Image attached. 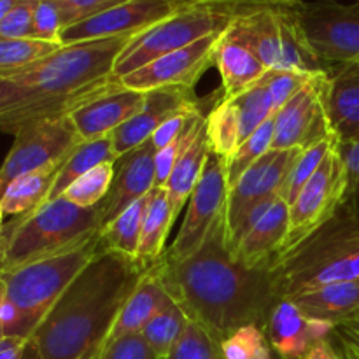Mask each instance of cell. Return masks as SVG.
<instances>
[{"label": "cell", "mask_w": 359, "mask_h": 359, "mask_svg": "<svg viewBox=\"0 0 359 359\" xmlns=\"http://www.w3.org/2000/svg\"><path fill=\"white\" fill-rule=\"evenodd\" d=\"M146 104L144 91L119 90L88 102L70 114L83 140H95L111 135L114 130L139 114Z\"/></svg>", "instance_id": "44dd1931"}, {"label": "cell", "mask_w": 359, "mask_h": 359, "mask_svg": "<svg viewBox=\"0 0 359 359\" xmlns=\"http://www.w3.org/2000/svg\"><path fill=\"white\" fill-rule=\"evenodd\" d=\"M263 330L277 356L300 359L316 344L332 337L335 326L307 316L293 300H279Z\"/></svg>", "instance_id": "e0dca14e"}, {"label": "cell", "mask_w": 359, "mask_h": 359, "mask_svg": "<svg viewBox=\"0 0 359 359\" xmlns=\"http://www.w3.org/2000/svg\"><path fill=\"white\" fill-rule=\"evenodd\" d=\"M30 339L23 337H4L0 340V359H21Z\"/></svg>", "instance_id": "7dc6e473"}, {"label": "cell", "mask_w": 359, "mask_h": 359, "mask_svg": "<svg viewBox=\"0 0 359 359\" xmlns=\"http://www.w3.org/2000/svg\"><path fill=\"white\" fill-rule=\"evenodd\" d=\"M228 30L266 65L283 69V23L279 6H238Z\"/></svg>", "instance_id": "ffe728a7"}, {"label": "cell", "mask_w": 359, "mask_h": 359, "mask_svg": "<svg viewBox=\"0 0 359 359\" xmlns=\"http://www.w3.org/2000/svg\"><path fill=\"white\" fill-rule=\"evenodd\" d=\"M146 272L137 259L102 248L30 337L41 359H79L109 337Z\"/></svg>", "instance_id": "3957f363"}, {"label": "cell", "mask_w": 359, "mask_h": 359, "mask_svg": "<svg viewBox=\"0 0 359 359\" xmlns=\"http://www.w3.org/2000/svg\"><path fill=\"white\" fill-rule=\"evenodd\" d=\"M346 325H351V326H356V328H359V314L356 316V318L353 319V321H347Z\"/></svg>", "instance_id": "91938a15"}, {"label": "cell", "mask_w": 359, "mask_h": 359, "mask_svg": "<svg viewBox=\"0 0 359 359\" xmlns=\"http://www.w3.org/2000/svg\"><path fill=\"white\" fill-rule=\"evenodd\" d=\"M39 0H21L0 23V39L34 37V13Z\"/></svg>", "instance_id": "7bdbcfd3"}, {"label": "cell", "mask_w": 359, "mask_h": 359, "mask_svg": "<svg viewBox=\"0 0 359 359\" xmlns=\"http://www.w3.org/2000/svg\"><path fill=\"white\" fill-rule=\"evenodd\" d=\"M356 2H359V0H356Z\"/></svg>", "instance_id": "e7e4bbea"}, {"label": "cell", "mask_w": 359, "mask_h": 359, "mask_svg": "<svg viewBox=\"0 0 359 359\" xmlns=\"http://www.w3.org/2000/svg\"><path fill=\"white\" fill-rule=\"evenodd\" d=\"M67 28V16L56 0H39L34 13V39L62 44L60 37Z\"/></svg>", "instance_id": "ab89813d"}, {"label": "cell", "mask_w": 359, "mask_h": 359, "mask_svg": "<svg viewBox=\"0 0 359 359\" xmlns=\"http://www.w3.org/2000/svg\"><path fill=\"white\" fill-rule=\"evenodd\" d=\"M118 158L111 135L95 140H83L60 167L55 182H53L51 193H49V200L60 198L76 179L90 172L91 168L102 163H116Z\"/></svg>", "instance_id": "f1b7e54d"}, {"label": "cell", "mask_w": 359, "mask_h": 359, "mask_svg": "<svg viewBox=\"0 0 359 359\" xmlns=\"http://www.w3.org/2000/svg\"><path fill=\"white\" fill-rule=\"evenodd\" d=\"M114 165L116 163H102L91 168L90 172L76 179L62 196L84 209L100 205L111 191L116 174Z\"/></svg>", "instance_id": "d6a6232c"}, {"label": "cell", "mask_w": 359, "mask_h": 359, "mask_svg": "<svg viewBox=\"0 0 359 359\" xmlns=\"http://www.w3.org/2000/svg\"><path fill=\"white\" fill-rule=\"evenodd\" d=\"M337 144H339V139L337 137H330V139L321 140V142L314 144V146L307 147V149H302L300 156L294 161L293 170H291L290 177H287L286 184H284L280 198H284L291 205L293 200L298 196V193L302 191V188L311 181L312 175L318 172V168L321 167L325 158L328 156V153Z\"/></svg>", "instance_id": "8d00e7d4"}, {"label": "cell", "mask_w": 359, "mask_h": 359, "mask_svg": "<svg viewBox=\"0 0 359 359\" xmlns=\"http://www.w3.org/2000/svg\"><path fill=\"white\" fill-rule=\"evenodd\" d=\"M216 2H230L237 6H294L304 0H216Z\"/></svg>", "instance_id": "681fc988"}, {"label": "cell", "mask_w": 359, "mask_h": 359, "mask_svg": "<svg viewBox=\"0 0 359 359\" xmlns=\"http://www.w3.org/2000/svg\"><path fill=\"white\" fill-rule=\"evenodd\" d=\"M100 359H160L154 351L147 346L140 333L121 337L116 340H107Z\"/></svg>", "instance_id": "ee69618b"}, {"label": "cell", "mask_w": 359, "mask_h": 359, "mask_svg": "<svg viewBox=\"0 0 359 359\" xmlns=\"http://www.w3.org/2000/svg\"><path fill=\"white\" fill-rule=\"evenodd\" d=\"M223 34L207 35L186 48L153 60L135 72L123 76L121 88L135 91H153L160 88H193L200 77L214 65V51Z\"/></svg>", "instance_id": "9a60e30c"}, {"label": "cell", "mask_w": 359, "mask_h": 359, "mask_svg": "<svg viewBox=\"0 0 359 359\" xmlns=\"http://www.w3.org/2000/svg\"><path fill=\"white\" fill-rule=\"evenodd\" d=\"M347 174L340 156L339 144L333 147L311 181L302 188L290 205V231L287 241L277 259L307 241L312 233L325 226L346 203ZM276 259V262H277ZM273 262V263H276ZM272 263V265H273Z\"/></svg>", "instance_id": "9c48e42d"}, {"label": "cell", "mask_w": 359, "mask_h": 359, "mask_svg": "<svg viewBox=\"0 0 359 359\" xmlns=\"http://www.w3.org/2000/svg\"><path fill=\"white\" fill-rule=\"evenodd\" d=\"M205 130L212 153L228 163L242 142L241 118L233 100L221 98L217 102L216 107L205 114Z\"/></svg>", "instance_id": "4dcf8cb0"}, {"label": "cell", "mask_w": 359, "mask_h": 359, "mask_svg": "<svg viewBox=\"0 0 359 359\" xmlns=\"http://www.w3.org/2000/svg\"><path fill=\"white\" fill-rule=\"evenodd\" d=\"M151 193H147L146 196L126 207L119 216H116L111 223L102 228L100 237L105 249L126 256V258L137 259Z\"/></svg>", "instance_id": "f546056e"}, {"label": "cell", "mask_w": 359, "mask_h": 359, "mask_svg": "<svg viewBox=\"0 0 359 359\" xmlns=\"http://www.w3.org/2000/svg\"><path fill=\"white\" fill-rule=\"evenodd\" d=\"M228 191L230 186H228L226 161L210 151L202 177L188 200L181 230L161 258L181 262L195 255L202 248L216 221L226 210Z\"/></svg>", "instance_id": "7c38bea8"}, {"label": "cell", "mask_w": 359, "mask_h": 359, "mask_svg": "<svg viewBox=\"0 0 359 359\" xmlns=\"http://www.w3.org/2000/svg\"><path fill=\"white\" fill-rule=\"evenodd\" d=\"M56 2L62 4L63 11H65L67 28H69L70 25L77 23V21L95 16V14L111 9L118 4L126 2V0H56Z\"/></svg>", "instance_id": "f6af8a7d"}, {"label": "cell", "mask_w": 359, "mask_h": 359, "mask_svg": "<svg viewBox=\"0 0 359 359\" xmlns=\"http://www.w3.org/2000/svg\"><path fill=\"white\" fill-rule=\"evenodd\" d=\"M302 311L337 328L359 314V280L325 284L291 298Z\"/></svg>", "instance_id": "d4e9b609"}, {"label": "cell", "mask_w": 359, "mask_h": 359, "mask_svg": "<svg viewBox=\"0 0 359 359\" xmlns=\"http://www.w3.org/2000/svg\"><path fill=\"white\" fill-rule=\"evenodd\" d=\"M132 37L62 46L23 69L0 76V132L67 118L95 98L121 88L112 70Z\"/></svg>", "instance_id": "7a4b0ae2"}, {"label": "cell", "mask_w": 359, "mask_h": 359, "mask_svg": "<svg viewBox=\"0 0 359 359\" xmlns=\"http://www.w3.org/2000/svg\"><path fill=\"white\" fill-rule=\"evenodd\" d=\"M4 230V212H2V207H0V233Z\"/></svg>", "instance_id": "94428289"}, {"label": "cell", "mask_w": 359, "mask_h": 359, "mask_svg": "<svg viewBox=\"0 0 359 359\" xmlns=\"http://www.w3.org/2000/svg\"><path fill=\"white\" fill-rule=\"evenodd\" d=\"M172 300L174 298L167 293L158 273L154 272L153 266H149L140 279L139 286L135 287V291L130 294L126 304L119 311L111 333H109V340L121 339V337L132 335V333H140L144 326L154 316L160 314Z\"/></svg>", "instance_id": "cb8c5ba5"}, {"label": "cell", "mask_w": 359, "mask_h": 359, "mask_svg": "<svg viewBox=\"0 0 359 359\" xmlns=\"http://www.w3.org/2000/svg\"><path fill=\"white\" fill-rule=\"evenodd\" d=\"M100 205H76L67 198L49 200L27 216L4 224L0 233V273L76 245L102 231Z\"/></svg>", "instance_id": "8992f818"}, {"label": "cell", "mask_w": 359, "mask_h": 359, "mask_svg": "<svg viewBox=\"0 0 359 359\" xmlns=\"http://www.w3.org/2000/svg\"><path fill=\"white\" fill-rule=\"evenodd\" d=\"M195 105L200 104L193 88H160L146 91L142 111L111 133L116 154L123 156L146 144L168 118Z\"/></svg>", "instance_id": "2e32d148"}, {"label": "cell", "mask_w": 359, "mask_h": 359, "mask_svg": "<svg viewBox=\"0 0 359 359\" xmlns=\"http://www.w3.org/2000/svg\"><path fill=\"white\" fill-rule=\"evenodd\" d=\"M335 332L339 333L344 340H347L351 346H354L359 351V328H356V326H351V325H340V326H337Z\"/></svg>", "instance_id": "f907efd6"}, {"label": "cell", "mask_w": 359, "mask_h": 359, "mask_svg": "<svg viewBox=\"0 0 359 359\" xmlns=\"http://www.w3.org/2000/svg\"><path fill=\"white\" fill-rule=\"evenodd\" d=\"M287 7L319 62L328 69L359 63V2L304 0Z\"/></svg>", "instance_id": "ba28073f"}, {"label": "cell", "mask_w": 359, "mask_h": 359, "mask_svg": "<svg viewBox=\"0 0 359 359\" xmlns=\"http://www.w3.org/2000/svg\"><path fill=\"white\" fill-rule=\"evenodd\" d=\"M107 340H109V337H105L104 340H100V342H97L95 346H91L90 349H88L79 359H100V354H102V351H104Z\"/></svg>", "instance_id": "f5cc1de1"}, {"label": "cell", "mask_w": 359, "mask_h": 359, "mask_svg": "<svg viewBox=\"0 0 359 359\" xmlns=\"http://www.w3.org/2000/svg\"><path fill=\"white\" fill-rule=\"evenodd\" d=\"M188 323L189 318L186 316V312L172 300L160 314L154 316L144 326L140 335L144 337L147 346L154 351V354L160 359H163L172 353L175 344L179 342V339L184 333Z\"/></svg>", "instance_id": "1f68e13d"}, {"label": "cell", "mask_w": 359, "mask_h": 359, "mask_svg": "<svg viewBox=\"0 0 359 359\" xmlns=\"http://www.w3.org/2000/svg\"><path fill=\"white\" fill-rule=\"evenodd\" d=\"M100 233L0 273L6 286L4 337L34 335L53 305L104 248Z\"/></svg>", "instance_id": "277c9868"}, {"label": "cell", "mask_w": 359, "mask_h": 359, "mask_svg": "<svg viewBox=\"0 0 359 359\" xmlns=\"http://www.w3.org/2000/svg\"><path fill=\"white\" fill-rule=\"evenodd\" d=\"M300 359H342V356H340L339 347L333 344V335H332L328 337V339L316 344V346Z\"/></svg>", "instance_id": "c3c4849f"}, {"label": "cell", "mask_w": 359, "mask_h": 359, "mask_svg": "<svg viewBox=\"0 0 359 359\" xmlns=\"http://www.w3.org/2000/svg\"><path fill=\"white\" fill-rule=\"evenodd\" d=\"M300 153L302 149H270L231 186L228 191L226 210H224L228 248L231 252L241 241L249 214L256 207L279 198Z\"/></svg>", "instance_id": "30bf717a"}, {"label": "cell", "mask_w": 359, "mask_h": 359, "mask_svg": "<svg viewBox=\"0 0 359 359\" xmlns=\"http://www.w3.org/2000/svg\"><path fill=\"white\" fill-rule=\"evenodd\" d=\"M4 302H6V286L0 279V340L4 339Z\"/></svg>", "instance_id": "11a10c76"}, {"label": "cell", "mask_w": 359, "mask_h": 359, "mask_svg": "<svg viewBox=\"0 0 359 359\" xmlns=\"http://www.w3.org/2000/svg\"><path fill=\"white\" fill-rule=\"evenodd\" d=\"M214 67L221 76L223 100H231L248 91L270 70L252 53V49L235 37L228 28L217 41L214 51Z\"/></svg>", "instance_id": "7402d4cb"}, {"label": "cell", "mask_w": 359, "mask_h": 359, "mask_svg": "<svg viewBox=\"0 0 359 359\" xmlns=\"http://www.w3.org/2000/svg\"><path fill=\"white\" fill-rule=\"evenodd\" d=\"M62 165L63 163L49 165L41 170L28 172V174L14 179L0 198L4 216H27L41 205H44L49 200L53 182H55V177Z\"/></svg>", "instance_id": "4316f807"}, {"label": "cell", "mask_w": 359, "mask_h": 359, "mask_svg": "<svg viewBox=\"0 0 359 359\" xmlns=\"http://www.w3.org/2000/svg\"><path fill=\"white\" fill-rule=\"evenodd\" d=\"M21 359H41V356H39V351H37V346L34 344V340H28L27 344V349H25V354L23 358Z\"/></svg>", "instance_id": "9f6ffc18"}, {"label": "cell", "mask_w": 359, "mask_h": 359, "mask_svg": "<svg viewBox=\"0 0 359 359\" xmlns=\"http://www.w3.org/2000/svg\"><path fill=\"white\" fill-rule=\"evenodd\" d=\"M175 219L172 216V207L165 188H154L151 193L149 207H147L146 219H144L142 237L139 245V263L146 269L160 262L165 255L167 237L174 226Z\"/></svg>", "instance_id": "83f0119b"}, {"label": "cell", "mask_w": 359, "mask_h": 359, "mask_svg": "<svg viewBox=\"0 0 359 359\" xmlns=\"http://www.w3.org/2000/svg\"><path fill=\"white\" fill-rule=\"evenodd\" d=\"M326 111L339 144L359 140V63L328 70Z\"/></svg>", "instance_id": "603a6c76"}, {"label": "cell", "mask_w": 359, "mask_h": 359, "mask_svg": "<svg viewBox=\"0 0 359 359\" xmlns=\"http://www.w3.org/2000/svg\"><path fill=\"white\" fill-rule=\"evenodd\" d=\"M224 359H273V351L262 326H244L221 342Z\"/></svg>", "instance_id": "74e56055"}, {"label": "cell", "mask_w": 359, "mask_h": 359, "mask_svg": "<svg viewBox=\"0 0 359 359\" xmlns=\"http://www.w3.org/2000/svg\"><path fill=\"white\" fill-rule=\"evenodd\" d=\"M83 142L70 116L35 123L14 135V144L0 167V198L20 175L63 163Z\"/></svg>", "instance_id": "8fae6325"}, {"label": "cell", "mask_w": 359, "mask_h": 359, "mask_svg": "<svg viewBox=\"0 0 359 359\" xmlns=\"http://www.w3.org/2000/svg\"><path fill=\"white\" fill-rule=\"evenodd\" d=\"M210 151L212 149H210L209 139H207L205 119H203L202 125L193 135L191 142L186 146V149L179 156L170 179L165 186V191H167L168 202L172 207V216L175 221H177L181 210L188 205L189 196L193 195L200 177H202Z\"/></svg>", "instance_id": "484cf974"}, {"label": "cell", "mask_w": 359, "mask_h": 359, "mask_svg": "<svg viewBox=\"0 0 359 359\" xmlns=\"http://www.w3.org/2000/svg\"><path fill=\"white\" fill-rule=\"evenodd\" d=\"M21 0H0V23L7 18V14L20 4Z\"/></svg>", "instance_id": "db71d44e"}, {"label": "cell", "mask_w": 359, "mask_h": 359, "mask_svg": "<svg viewBox=\"0 0 359 359\" xmlns=\"http://www.w3.org/2000/svg\"><path fill=\"white\" fill-rule=\"evenodd\" d=\"M181 4L172 0H126L107 11L70 25L62 32L63 46L76 42L100 41V39L133 37L147 30L158 21L177 13Z\"/></svg>", "instance_id": "5bb4252c"}, {"label": "cell", "mask_w": 359, "mask_h": 359, "mask_svg": "<svg viewBox=\"0 0 359 359\" xmlns=\"http://www.w3.org/2000/svg\"><path fill=\"white\" fill-rule=\"evenodd\" d=\"M203 119H205V114H200L198 118H196L195 121H193L191 125L174 140V142L168 144L165 149L158 151L156 156H154V168H156V177H154V181H156V188H165V186H167L179 156H181L182 151L186 149V146L191 142L193 135L196 133L198 126L202 125Z\"/></svg>", "instance_id": "60d3db41"}, {"label": "cell", "mask_w": 359, "mask_h": 359, "mask_svg": "<svg viewBox=\"0 0 359 359\" xmlns=\"http://www.w3.org/2000/svg\"><path fill=\"white\" fill-rule=\"evenodd\" d=\"M333 339L337 340V346H339V349L346 354L347 359H359V351L354 346H351L347 340H344L339 333L333 332Z\"/></svg>", "instance_id": "816d5d0a"}, {"label": "cell", "mask_w": 359, "mask_h": 359, "mask_svg": "<svg viewBox=\"0 0 359 359\" xmlns=\"http://www.w3.org/2000/svg\"><path fill=\"white\" fill-rule=\"evenodd\" d=\"M231 100L237 105L238 118H241L242 140L248 139L266 119L276 114L272 95H270L269 88H266L263 79L256 83L252 88H249L248 91H244L242 95L231 98Z\"/></svg>", "instance_id": "e575fe53"}, {"label": "cell", "mask_w": 359, "mask_h": 359, "mask_svg": "<svg viewBox=\"0 0 359 359\" xmlns=\"http://www.w3.org/2000/svg\"><path fill=\"white\" fill-rule=\"evenodd\" d=\"M154 151L151 140L142 146L128 151L118 158L114 168V181L111 191L100 203L104 226L123 212L133 202L146 196L156 188V168H154Z\"/></svg>", "instance_id": "ac0fdd59"}, {"label": "cell", "mask_w": 359, "mask_h": 359, "mask_svg": "<svg viewBox=\"0 0 359 359\" xmlns=\"http://www.w3.org/2000/svg\"><path fill=\"white\" fill-rule=\"evenodd\" d=\"M270 270L280 300H291L325 284L359 280V217L342 207Z\"/></svg>", "instance_id": "5b68a950"}, {"label": "cell", "mask_w": 359, "mask_h": 359, "mask_svg": "<svg viewBox=\"0 0 359 359\" xmlns=\"http://www.w3.org/2000/svg\"><path fill=\"white\" fill-rule=\"evenodd\" d=\"M237 9V4L216 0L181 7L172 16L133 35L119 53L112 74L116 79H121L160 56L186 48L207 35L223 34L233 21Z\"/></svg>", "instance_id": "52a82bcc"}, {"label": "cell", "mask_w": 359, "mask_h": 359, "mask_svg": "<svg viewBox=\"0 0 359 359\" xmlns=\"http://www.w3.org/2000/svg\"><path fill=\"white\" fill-rule=\"evenodd\" d=\"M153 269L186 316L219 342L244 326L265 328L280 300L272 270L245 269L233 259L224 214L195 255L181 262L161 258Z\"/></svg>", "instance_id": "6da1fadb"}, {"label": "cell", "mask_w": 359, "mask_h": 359, "mask_svg": "<svg viewBox=\"0 0 359 359\" xmlns=\"http://www.w3.org/2000/svg\"><path fill=\"white\" fill-rule=\"evenodd\" d=\"M172 2H177L181 4V6H189V4H198V2H203V0H172Z\"/></svg>", "instance_id": "680465c9"}, {"label": "cell", "mask_w": 359, "mask_h": 359, "mask_svg": "<svg viewBox=\"0 0 359 359\" xmlns=\"http://www.w3.org/2000/svg\"><path fill=\"white\" fill-rule=\"evenodd\" d=\"M63 44L41 39H0V76L32 65L58 51Z\"/></svg>", "instance_id": "836d02e7"}, {"label": "cell", "mask_w": 359, "mask_h": 359, "mask_svg": "<svg viewBox=\"0 0 359 359\" xmlns=\"http://www.w3.org/2000/svg\"><path fill=\"white\" fill-rule=\"evenodd\" d=\"M273 359H284V358H280V356H277L276 353H273Z\"/></svg>", "instance_id": "be15d7a7"}, {"label": "cell", "mask_w": 359, "mask_h": 359, "mask_svg": "<svg viewBox=\"0 0 359 359\" xmlns=\"http://www.w3.org/2000/svg\"><path fill=\"white\" fill-rule=\"evenodd\" d=\"M287 231L290 203L279 196L273 205L256 221L255 226L241 238L231 256L245 269H270L286 244Z\"/></svg>", "instance_id": "d6986e66"}, {"label": "cell", "mask_w": 359, "mask_h": 359, "mask_svg": "<svg viewBox=\"0 0 359 359\" xmlns=\"http://www.w3.org/2000/svg\"><path fill=\"white\" fill-rule=\"evenodd\" d=\"M344 207H347V209H349L351 212H354L359 217V198L354 200V202L349 203V205H344Z\"/></svg>", "instance_id": "6f0895ef"}, {"label": "cell", "mask_w": 359, "mask_h": 359, "mask_svg": "<svg viewBox=\"0 0 359 359\" xmlns=\"http://www.w3.org/2000/svg\"><path fill=\"white\" fill-rule=\"evenodd\" d=\"M328 72L309 77L300 91L273 114V151L307 149L335 137L326 111Z\"/></svg>", "instance_id": "4fadbf2b"}, {"label": "cell", "mask_w": 359, "mask_h": 359, "mask_svg": "<svg viewBox=\"0 0 359 359\" xmlns=\"http://www.w3.org/2000/svg\"><path fill=\"white\" fill-rule=\"evenodd\" d=\"M337 347H339V346H337ZM339 351H340V349H339ZM340 356H342V359H347V358H346V354H344L342 351H340Z\"/></svg>", "instance_id": "6125c7cd"}, {"label": "cell", "mask_w": 359, "mask_h": 359, "mask_svg": "<svg viewBox=\"0 0 359 359\" xmlns=\"http://www.w3.org/2000/svg\"><path fill=\"white\" fill-rule=\"evenodd\" d=\"M339 149L347 174V191L344 205H349L359 198V140L351 144H339Z\"/></svg>", "instance_id": "bcb514c9"}, {"label": "cell", "mask_w": 359, "mask_h": 359, "mask_svg": "<svg viewBox=\"0 0 359 359\" xmlns=\"http://www.w3.org/2000/svg\"><path fill=\"white\" fill-rule=\"evenodd\" d=\"M273 140V116L266 119L255 133L242 140L241 146L237 147L231 160L226 163V174H228V186H233L238 179L242 177L248 168H251L256 161L262 156H265L270 149H272Z\"/></svg>", "instance_id": "d590c367"}, {"label": "cell", "mask_w": 359, "mask_h": 359, "mask_svg": "<svg viewBox=\"0 0 359 359\" xmlns=\"http://www.w3.org/2000/svg\"><path fill=\"white\" fill-rule=\"evenodd\" d=\"M163 359H224L221 342L203 326L189 319L172 353Z\"/></svg>", "instance_id": "f35d334b"}, {"label": "cell", "mask_w": 359, "mask_h": 359, "mask_svg": "<svg viewBox=\"0 0 359 359\" xmlns=\"http://www.w3.org/2000/svg\"><path fill=\"white\" fill-rule=\"evenodd\" d=\"M309 74L294 72V70L286 69H270L265 74L263 81H265L266 88H269L270 95L273 100V109L276 112L290 100L291 97L298 93L304 88V84L309 81Z\"/></svg>", "instance_id": "b9f144b4"}]
</instances>
